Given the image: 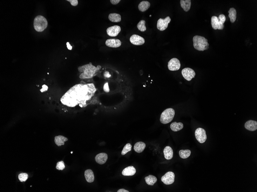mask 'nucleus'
<instances>
[{"label":"nucleus","mask_w":257,"mask_h":192,"mask_svg":"<svg viewBox=\"0 0 257 192\" xmlns=\"http://www.w3.org/2000/svg\"><path fill=\"white\" fill-rule=\"evenodd\" d=\"M96 89L93 83L78 84L75 85L61 98L63 104L70 108L79 105L83 108L87 106L86 102L94 96Z\"/></svg>","instance_id":"1"},{"label":"nucleus","mask_w":257,"mask_h":192,"mask_svg":"<svg viewBox=\"0 0 257 192\" xmlns=\"http://www.w3.org/2000/svg\"><path fill=\"white\" fill-rule=\"evenodd\" d=\"M121 31L120 27L118 25H114L108 28L106 32L107 34L111 37H115L117 36Z\"/></svg>","instance_id":"13"},{"label":"nucleus","mask_w":257,"mask_h":192,"mask_svg":"<svg viewBox=\"0 0 257 192\" xmlns=\"http://www.w3.org/2000/svg\"><path fill=\"white\" fill-rule=\"evenodd\" d=\"M136 173L135 168L133 166H130L124 169L122 172V174L124 176H132Z\"/></svg>","instance_id":"17"},{"label":"nucleus","mask_w":257,"mask_h":192,"mask_svg":"<svg viewBox=\"0 0 257 192\" xmlns=\"http://www.w3.org/2000/svg\"><path fill=\"white\" fill-rule=\"evenodd\" d=\"M184 127L183 124L182 123L174 122L171 124L170 128L174 131H178L182 130Z\"/></svg>","instance_id":"25"},{"label":"nucleus","mask_w":257,"mask_h":192,"mask_svg":"<svg viewBox=\"0 0 257 192\" xmlns=\"http://www.w3.org/2000/svg\"><path fill=\"white\" fill-rule=\"evenodd\" d=\"M182 74L184 78L188 81H191L192 78L195 77L196 75L194 71L189 67L183 69L182 71Z\"/></svg>","instance_id":"9"},{"label":"nucleus","mask_w":257,"mask_h":192,"mask_svg":"<svg viewBox=\"0 0 257 192\" xmlns=\"http://www.w3.org/2000/svg\"><path fill=\"white\" fill-rule=\"evenodd\" d=\"M101 66L98 65L97 67L92 65L91 63L78 67L79 71L81 73L79 75L80 78L85 79L93 78L96 73L101 68Z\"/></svg>","instance_id":"2"},{"label":"nucleus","mask_w":257,"mask_h":192,"mask_svg":"<svg viewBox=\"0 0 257 192\" xmlns=\"http://www.w3.org/2000/svg\"><path fill=\"white\" fill-rule=\"evenodd\" d=\"M164 157L166 160H170L173 158V151L169 146H167L164 150Z\"/></svg>","instance_id":"18"},{"label":"nucleus","mask_w":257,"mask_h":192,"mask_svg":"<svg viewBox=\"0 0 257 192\" xmlns=\"http://www.w3.org/2000/svg\"><path fill=\"white\" fill-rule=\"evenodd\" d=\"M181 63L179 60L176 58H173L169 61L168 67L171 71H178L180 68Z\"/></svg>","instance_id":"10"},{"label":"nucleus","mask_w":257,"mask_h":192,"mask_svg":"<svg viewBox=\"0 0 257 192\" xmlns=\"http://www.w3.org/2000/svg\"><path fill=\"white\" fill-rule=\"evenodd\" d=\"M48 86L46 85L45 84H44L43 86H42V88L41 89L40 91L41 92L43 93L44 92H45L48 91Z\"/></svg>","instance_id":"36"},{"label":"nucleus","mask_w":257,"mask_h":192,"mask_svg":"<svg viewBox=\"0 0 257 192\" xmlns=\"http://www.w3.org/2000/svg\"><path fill=\"white\" fill-rule=\"evenodd\" d=\"M107 46L111 48H118L121 45V42L117 39H109L105 42Z\"/></svg>","instance_id":"14"},{"label":"nucleus","mask_w":257,"mask_h":192,"mask_svg":"<svg viewBox=\"0 0 257 192\" xmlns=\"http://www.w3.org/2000/svg\"><path fill=\"white\" fill-rule=\"evenodd\" d=\"M109 19L112 22H119L121 20V16L119 14L111 13L109 15Z\"/></svg>","instance_id":"24"},{"label":"nucleus","mask_w":257,"mask_h":192,"mask_svg":"<svg viewBox=\"0 0 257 192\" xmlns=\"http://www.w3.org/2000/svg\"><path fill=\"white\" fill-rule=\"evenodd\" d=\"M229 17L232 23H234L236 19L237 12L234 8H231L229 10Z\"/></svg>","instance_id":"26"},{"label":"nucleus","mask_w":257,"mask_h":192,"mask_svg":"<svg viewBox=\"0 0 257 192\" xmlns=\"http://www.w3.org/2000/svg\"><path fill=\"white\" fill-rule=\"evenodd\" d=\"M65 168V166L64 161H61L57 163L56 166V169L59 170H63Z\"/></svg>","instance_id":"32"},{"label":"nucleus","mask_w":257,"mask_h":192,"mask_svg":"<svg viewBox=\"0 0 257 192\" xmlns=\"http://www.w3.org/2000/svg\"><path fill=\"white\" fill-rule=\"evenodd\" d=\"M218 18V19H219V21H220L223 24H224V23H225V21L226 20V17H225V15H224V14H220L219 15Z\"/></svg>","instance_id":"33"},{"label":"nucleus","mask_w":257,"mask_h":192,"mask_svg":"<svg viewBox=\"0 0 257 192\" xmlns=\"http://www.w3.org/2000/svg\"><path fill=\"white\" fill-rule=\"evenodd\" d=\"M195 135L197 140L201 144L205 143L207 140L206 131L203 128H198L196 130Z\"/></svg>","instance_id":"6"},{"label":"nucleus","mask_w":257,"mask_h":192,"mask_svg":"<svg viewBox=\"0 0 257 192\" xmlns=\"http://www.w3.org/2000/svg\"><path fill=\"white\" fill-rule=\"evenodd\" d=\"M28 178V174L26 173H22L20 174L18 176V178L21 182H25Z\"/></svg>","instance_id":"31"},{"label":"nucleus","mask_w":257,"mask_h":192,"mask_svg":"<svg viewBox=\"0 0 257 192\" xmlns=\"http://www.w3.org/2000/svg\"><path fill=\"white\" fill-rule=\"evenodd\" d=\"M208 40L202 36L196 35L193 38V46L194 48L199 51H204L208 49L209 44Z\"/></svg>","instance_id":"3"},{"label":"nucleus","mask_w":257,"mask_h":192,"mask_svg":"<svg viewBox=\"0 0 257 192\" xmlns=\"http://www.w3.org/2000/svg\"><path fill=\"white\" fill-rule=\"evenodd\" d=\"M175 111L172 108L165 109L161 114L160 121L162 124H165L170 123L174 118Z\"/></svg>","instance_id":"5"},{"label":"nucleus","mask_w":257,"mask_h":192,"mask_svg":"<svg viewBox=\"0 0 257 192\" xmlns=\"http://www.w3.org/2000/svg\"><path fill=\"white\" fill-rule=\"evenodd\" d=\"M180 4L181 7L183 9L184 11L187 12L191 8V2L190 0H181Z\"/></svg>","instance_id":"22"},{"label":"nucleus","mask_w":257,"mask_h":192,"mask_svg":"<svg viewBox=\"0 0 257 192\" xmlns=\"http://www.w3.org/2000/svg\"><path fill=\"white\" fill-rule=\"evenodd\" d=\"M120 1V0H111V1H110L111 3H112L113 5H116L118 4Z\"/></svg>","instance_id":"38"},{"label":"nucleus","mask_w":257,"mask_h":192,"mask_svg":"<svg viewBox=\"0 0 257 192\" xmlns=\"http://www.w3.org/2000/svg\"><path fill=\"white\" fill-rule=\"evenodd\" d=\"M191 154V151L189 150H182L179 152V156L183 159H187L190 156Z\"/></svg>","instance_id":"28"},{"label":"nucleus","mask_w":257,"mask_h":192,"mask_svg":"<svg viewBox=\"0 0 257 192\" xmlns=\"http://www.w3.org/2000/svg\"><path fill=\"white\" fill-rule=\"evenodd\" d=\"M132 145L130 144V143L126 144V145H125V146H124L123 150L122 151L121 154L122 155H125L127 153H128V152L131 151V150H132Z\"/></svg>","instance_id":"30"},{"label":"nucleus","mask_w":257,"mask_h":192,"mask_svg":"<svg viewBox=\"0 0 257 192\" xmlns=\"http://www.w3.org/2000/svg\"><path fill=\"white\" fill-rule=\"evenodd\" d=\"M84 176L86 180L88 182H93L94 180V176L93 172L92 170L88 169L85 171L84 173Z\"/></svg>","instance_id":"19"},{"label":"nucleus","mask_w":257,"mask_h":192,"mask_svg":"<svg viewBox=\"0 0 257 192\" xmlns=\"http://www.w3.org/2000/svg\"><path fill=\"white\" fill-rule=\"evenodd\" d=\"M131 44L136 45H141L145 43V39L143 37L138 35H133L130 38Z\"/></svg>","instance_id":"12"},{"label":"nucleus","mask_w":257,"mask_h":192,"mask_svg":"<svg viewBox=\"0 0 257 192\" xmlns=\"http://www.w3.org/2000/svg\"><path fill=\"white\" fill-rule=\"evenodd\" d=\"M171 21V19L169 16H167L164 19L159 18L157 23V28L160 31H164L167 28L169 24Z\"/></svg>","instance_id":"7"},{"label":"nucleus","mask_w":257,"mask_h":192,"mask_svg":"<svg viewBox=\"0 0 257 192\" xmlns=\"http://www.w3.org/2000/svg\"><path fill=\"white\" fill-rule=\"evenodd\" d=\"M211 24L212 28L214 30H222L225 27L224 24H223L219 21L218 17L216 16H213L212 17L211 19Z\"/></svg>","instance_id":"11"},{"label":"nucleus","mask_w":257,"mask_h":192,"mask_svg":"<svg viewBox=\"0 0 257 192\" xmlns=\"http://www.w3.org/2000/svg\"><path fill=\"white\" fill-rule=\"evenodd\" d=\"M34 27L37 32H43L47 28L48 26V22L44 16H36L34 20Z\"/></svg>","instance_id":"4"},{"label":"nucleus","mask_w":257,"mask_h":192,"mask_svg":"<svg viewBox=\"0 0 257 192\" xmlns=\"http://www.w3.org/2000/svg\"><path fill=\"white\" fill-rule=\"evenodd\" d=\"M67 1L70 2L71 5L73 6H76L78 4V1L77 0H67Z\"/></svg>","instance_id":"35"},{"label":"nucleus","mask_w":257,"mask_h":192,"mask_svg":"<svg viewBox=\"0 0 257 192\" xmlns=\"http://www.w3.org/2000/svg\"><path fill=\"white\" fill-rule=\"evenodd\" d=\"M117 192H129L128 191L125 190L124 189H121L117 191Z\"/></svg>","instance_id":"40"},{"label":"nucleus","mask_w":257,"mask_h":192,"mask_svg":"<svg viewBox=\"0 0 257 192\" xmlns=\"http://www.w3.org/2000/svg\"><path fill=\"white\" fill-rule=\"evenodd\" d=\"M151 4L147 1H143L138 5V9L140 11L144 12L146 11L150 7Z\"/></svg>","instance_id":"23"},{"label":"nucleus","mask_w":257,"mask_h":192,"mask_svg":"<svg viewBox=\"0 0 257 192\" xmlns=\"http://www.w3.org/2000/svg\"><path fill=\"white\" fill-rule=\"evenodd\" d=\"M145 22L144 20H141L137 25V28L139 31L142 32L146 31V27L145 25Z\"/></svg>","instance_id":"29"},{"label":"nucleus","mask_w":257,"mask_h":192,"mask_svg":"<svg viewBox=\"0 0 257 192\" xmlns=\"http://www.w3.org/2000/svg\"><path fill=\"white\" fill-rule=\"evenodd\" d=\"M245 127L247 130L249 131H255L257 129V122L253 120L247 121L245 123Z\"/></svg>","instance_id":"16"},{"label":"nucleus","mask_w":257,"mask_h":192,"mask_svg":"<svg viewBox=\"0 0 257 192\" xmlns=\"http://www.w3.org/2000/svg\"><path fill=\"white\" fill-rule=\"evenodd\" d=\"M66 45H67V48H68V49L69 50H72V46H71V45H70V43H69V42L67 43Z\"/></svg>","instance_id":"39"},{"label":"nucleus","mask_w":257,"mask_h":192,"mask_svg":"<svg viewBox=\"0 0 257 192\" xmlns=\"http://www.w3.org/2000/svg\"><path fill=\"white\" fill-rule=\"evenodd\" d=\"M103 89H104V91L105 93H108L110 92V88H109L108 83V82H106L104 84V87H103Z\"/></svg>","instance_id":"34"},{"label":"nucleus","mask_w":257,"mask_h":192,"mask_svg":"<svg viewBox=\"0 0 257 192\" xmlns=\"http://www.w3.org/2000/svg\"><path fill=\"white\" fill-rule=\"evenodd\" d=\"M68 140V138L62 135L56 136L54 138L55 144L59 146L64 145L65 142L67 141Z\"/></svg>","instance_id":"20"},{"label":"nucleus","mask_w":257,"mask_h":192,"mask_svg":"<svg viewBox=\"0 0 257 192\" xmlns=\"http://www.w3.org/2000/svg\"><path fill=\"white\" fill-rule=\"evenodd\" d=\"M145 146H146L145 144L143 142H138L135 144L134 149L137 153H141L144 150Z\"/></svg>","instance_id":"21"},{"label":"nucleus","mask_w":257,"mask_h":192,"mask_svg":"<svg viewBox=\"0 0 257 192\" xmlns=\"http://www.w3.org/2000/svg\"><path fill=\"white\" fill-rule=\"evenodd\" d=\"M174 180L175 174L171 172H167L161 178V181L166 185L172 184L174 182Z\"/></svg>","instance_id":"8"},{"label":"nucleus","mask_w":257,"mask_h":192,"mask_svg":"<svg viewBox=\"0 0 257 192\" xmlns=\"http://www.w3.org/2000/svg\"><path fill=\"white\" fill-rule=\"evenodd\" d=\"M104 76L105 78H109L111 77V75L108 71H105L104 74Z\"/></svg>","instance_id":"37"},{"label":"nucleus","mask_w":257,"mask_h":192,"mask_svg":"<svg viewBox=\"0 0 257 192\" xmlns=\"http://www.w3.org/2000/svg\"><path fill=\"white\" fill-rule=\"evenodd\" d=\"M145 182L148 185L153 186L157 181V178L154 176L150 175L145 178Z\"/></svg>","instance_id":"27"},{"label":"nucleus","mask_w":257,"mask_h":192,"mask_svg":"<svg viewBox=\"0 0 257 192\" xmlns=\"http://www.w3.org/2000/svg\"><path fill=\"white\" fill-rule=\"evenodd\" d=\"M108 159L107 155L106 153H102L97 154L95 157V160L97 163L103 165L105 163Z\"/></svg>","instance_id":"15"}]
</instances>
